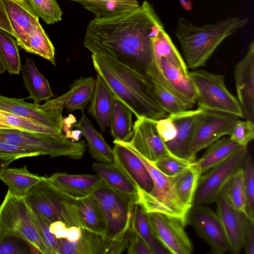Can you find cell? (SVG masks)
Here are the masks:
<instances>
[{
	"mask_svg": "<svg viewBox=\"0 0 254 254\" xmlns=\"http://www.w3.org/2000/svg\"><path fill=\"white\" fill-rule=\"evenodd\" d=\"M243 248L247 254H254V221L244 216Z\"/></svg>",
	"mask_w": 254,
	"mask_h": 254,
	"instance_id": "49",
	"label": "cell"
},
{
	"mask_svg": "<svg viewBox=\"0 0 254 254\" xmlns=\"http://www.w3.org/2000/svg\"><path fill=\"white\" fill-rule=\"evenodd\" d=\"M239 119L234 115L202 109L196 118L190 144L192 159L195 161L198 152L208 147L222 136L229 135Z\"/></svg>",
	"mask_w": 254,
	"mask_h": 254,
	"instance_id": "10",
	"label": "cell"
},
{
	"mask_svg": "<svg viewBox=\"0 0 254 254\" xmlns=\"http://www.w3.org/2000/svg\"><path fill=\"white\" fill-rule=\"evenodd\" d=\"M50 231L58 239H65L71 242L77 241L82 235V228L75 226L68 227L60 220L50 224Z\"/></svg>",
	"mask_w": 254,
	"mask_h": 254,
	"instance_id": "47",
	"label": "cell"
},
{
	"mask_svg": "<svg viewBox=\"0 0 254 254\" xmlns=\"http://www.w3.org/2000/svg\"><path fill=\"white\" fill-rule=\"evenodd\" d=\"M28 243L16 237H10L0 243V254L31 253Z\"/></svg>",
	"mask_w": 254,
	"mask_h": 254,
	"instance_id": "48",
	"label": "cell"
},
{
	"mask_svg": "<svg viewBox=\"0 0 254 254\" xmlns=\"http://www.w3.org/2000/svg\"><path fill=\"white\" fill-rule=\"evenodd\" d=\"M111 240L102 235L82 229V235L76 241L59 239L58 254H110Z\"/></svg>",
	"mask_w": 254,
	"mask_h": 254,
	"instance_id": "24",
	"label": "cell"
},
{
	"mask_svg": "<svg viewBox=\"0 0 254 254\" xmlns=\"http://www.w3.org/2000/svg\"><path fill=\"white\" fill-rule=\"evenodd\" d=\"M247 195V217L254 221V169L252 156L248 152L243 166Z\"/></svg>",
	"mask_w": 254,
	"mask_h": 254,
	"instance_id": "44",
	"label": "cell"
},
{
	"mask_svg": "<svg viewBox=\"0 0 254 254\" xmlns=\"http://www.w3.org/2000/svg\"><path fill=\"white\" fill-rule=\"evenodd\" d=\"M0 140L51 158L66 157L80 159L86 148L84 141H71L65 135L58 136L15 129H0Z\"/></svg>",
	"mask_w": 254,
	"mask_h": 254,
	"instance_id": "6",
	"label": "cell"
},
{
	"mask_svg": "<svg viewBox=\"0 0 254 254\" xmlns=\"http://www.w3.org/2000/svg\"><path fill=\"white\" fill-rule=\"evenodd\" d=\"M229 135L230 139L239 145L247 146L254 138V122L239 119L235 123Z\"/></svg>",
	"mask_w": 254,
	"mask_h": 254,
	"instance_id": "46",
	"label": "cell"
},
{
	"mask_svg": "<svg viewBox=\"0 0 254 254\" xmlns=\"http://www.w3.org/2000/svg\"><path fill=\"white\" fill-rule=\"evenodd\" d=\"M129 230L139 236L151 251L156 238L151 231L147 213L139 204H135L133 206Z\"/></svg>",
	"mask_w": 254,
	"mask_h": 254,
	"instance_id": "41",
	"label": "cell"
},
{
	"mask_svg": "<svg viewBox=\"0 0 254 254\" xmlns=\"http://www.w3.org/2000/svg\"><path fill=\"white\" fill-rule=\"evenodd\" d=\"M0 155H14L21 158L40 156L37 152L0 140Z\"/></svg>",
	"mask_w": 254,
	"mask_h": 254,
	"instance_id": "52",
	"label": "cell"
},
{
	"mask_svg": "<svg viewBox=\"0 0 254 254\" xmlns=\"http://www.w3.org/2000/svg\"><path fill=\"white\" fill-rule=\"evenodd\" d=\"M247 18L229 17L214 23L196 26L180 17L175 29L188 68L203 66L217 47L228 37L245 27Z\"/></svg>",
	"mask_w": 254,
	"mask_h": 254,
	"instance_id": "3",
	"label": "cell"
},
{
	"mask_svg": "<svg viewBox=\"0 0 254 254\" xmlns=\"http://www.w3.org/2000/svg\"><path fill=\"white\" fill-rule=\"evenodd\" d=\"M154 94L164 110L175 114L190 110L193 104L187 102L169 88L152 80Z\"/></svg>",
	"mask_w": 254,
	"mask_h": 254,
	"instance_id": "40",
	"label": "cell"
},
{
	"mask_svg": "<svg viewBox=\"0 0 254 254\" xmlns=\"http://www.w3.org/2000/svg\"><path fill=\"white\" fill-rule=\"evenodd\" d=\"M220 194L233 208L247 216V195L243 167L232 176Z\"/></svg>",
	"mask_w": 254,
	"mask_h": 254,
	"instance_id": "35",
	"label": "cell"
},
{
	"mask_svg": "<svg viewBox=\"0 0 254 254\" xmlns=\"http://www.w3.org/2000/svg\"><path fill=\"white\" fill-rule=\"evenodd\" d=\"M132 116L130 109L115 98L109 126L115 141H126L129 139L133 127Z\"/></svg>",
	"mask_w": 254,
	"mask_h": 254,
	"instance_id": "34",
	"label": "cell"
},
{
	"mask_svg": "<svg viewBox=\"0 0 254 254\" xmlns=\"http://www.w3.org/2000/svg\"><path fill=\"white\" fill-rule=\"evenodd\" d=\"M115 98L106 83L97 74L88 113L95 119L102 132L109 127Z\"/></svg>",
	"mask_w": 254,
	"mask_h": 254,
	"instance_id": "25",
	"label": "cell"
},
{
	"mask_svg": "<svg viewBox=\"0 0 254 254\" xmlns=\"http://www.w3.org/2000/svg\"><path fill=\"white\" fill-rule=\"evenodd\" d=\"M187 222L211 247V251L221 254L230 250L229 243L220 219L211 209L202 205H193Z\"/></svg>",
	"mask_w": 254,
	"mask_h": 254,
	"instance_id": "13",
	"label": "cell"
},
{
	"mask_svg": "<svg viewBox=\"0 0 254 254\" xmlns=\"http://www.w3.org/2000/svg\"><path fill=\"white\" fill-rule=\"evenodd\" d=\"M202 110V109L198 107L195 110L190 109L169 115L176 126L177 134L173 139L165 144L173 156L191 162L195 161L190 156V147L196 119Z\"/></svg>",
	"mask_w": 254,
	"mask_h": 254,
	"instance_id": "19",
	"label": "cell"
},
{
	"mask_svg": "<svg viewBox=\"0 0 254 254\" xmlns=\"http://www.w3.org/2000/svg\"><path fill=\"white\" fill-rule=\"evenodd\" d=\"M20 158L17 156L0 155V175L12 162Z\"/></svg>",
	"mask_w": 254,
	"mask_h": 254,
	"instance_id": "54",
	"label": "cell"
},
{
	"mask_svg": "<svg viewBox=\"0 0 254 254\" xmlns=\"http://www.w3.org/2000/svg\"><path fill=\"white\" fill-rule=\"evenodd\" d=\"M95 84L92 77L76 79L70 85L69 89L58 97L46 100L45 102L49 109L63 110L68 111L82 110L90 101Z\"/></svg>",
	"mask_w": 254,
	"mask_h": 254,
	"instance_id": "21",
	"label": "cell"
},
{
	"mask_svg": "<svg viewBox=\"0 0 254 254\" xmlns=\"http://www.w3.org/2000/svg\"><path fill=\"white\" fill-rule=\"evenodd\" d=\"M2 129L47 133L58 136L64 135L62 130L44 127L28 119L1 111L0 113V129Z\"/></svg>",
	"mask_w": 254,
	"mask_h": 254,
	"instance_id": "37",
	"label": "cell"
},
{
	"mask_svg": "<svg viewBox=\"0 0 254 254\" xmlns=\"http://www.w3.org/2000/svg\"><path fill=\"white\" fill-rule=\"evenodd\" d=\"M82 229L104 237L107 230L103 213L90 195L74 201Z\"/></svg>",
	"mask_w": 254,
	"mask_h": 254,
	"instance_id": "29",
	"label": "cell"
},
{
	"mask_svg": "<svg viewBox=\"0 0 254 254\" xmlns=\"http://www.w3.org/2000/svg\"><path fill=\"white\" fill-rule=\"evenodd\" d=\"M113 162L137 186L146 192L153 187L147 170L138 156L125 145L114 141Z\"/></svg>",
	"mask_w": 254,
	"mask_h": 254,
	"instance_id": "20",
	"label": "cell"
},
{
	"mask_svg": "<svg viewBox=\"0 0 254 254\" xmlns=\"http://www.w3.org/2000/svg\"><path fill=\"white\" fill-rule=\"evenodd\" d=\"M91 58L97 74L136 118L158 120L169 115L158 101L150 78L109 56L91 53Z\"/></svg>",
	"mask_w": 254,
	"mask_h": 254,
	"instance_id": "2",
	"label": "cell"
},
{
	"mask_svg": "<svg viewBox=\"0 0 254 254\" xmlns=\"http://www.w3.org/2000/svg\"><path fill=\"white\" fill-rule=\"evenodd\" d=\"M164 26L153 5L144 0L138 7L89 21L83 39L91 53L107 55L151 80L165 77L155 63L152 39Z\"/></svg>",
	"mask_w": 254,
	"mask_h": 254,
	"instance_id": "1",
	"label": "cell"
},
{
	"mask_svg": "<svg viewBox=\"0 0 254 254\" xmlns=\"http://www.w3.org/2000/svg\"><path fill=\"white\" fill-rule=\"evenodd\" d=\"M81 4L95 15L103 18L134 9L140 4L137 0H68Z\"/></svg>",
	"mask_w": 254,
	"mask_h": 254,
	"instance_id": "33",
	"label": "cell"
},
{
	"mask_svg": "<svg viewBox=\"0 0 254 254\" xmlns=\"http://www.w3.org/2000/svg\"><path fill=\"white\" fill-rule=\"evenodd\" d=\"M248 152L247 146H241L226 160L210 169L204 175H201L192 205L215 202L227 182L243 167Z\"/></svg>",
	"mask_w": 254,
	"mask_h": 254,
	"instance_id": "9",
	"label": "cell"
},
{
	"mask_svg": "<svg viewBox=\"0 0 254 254\" xmlns=\"http://www.w3.org/2000/svg\"><path fill=\"white\" fill-rule=\"evenodd\" d=\"M19 46L27 52L29 36L40 23L39 17L26 0H1Z\"/></svg>",
	"mask_w": 254,
	"mask_h": 254,
	"instance_id": "18",
	"label": "cell"
},
{
	"mask_svg": "<svg viewBox=\"0 0 254 254\" xmlns=\"http://www.w3.org/2000/svg\"><path fill=\"white\" fill-rule=\"evenodd\" d=\"M194 162L190 167L174 177L178 196L184 203L190 206L193 204L198 180L201 175Z\"/></svg>",
	"mask_w": 254,
	"mask_h": 254,
	"instance_id": "36",
	"label": "cell"
},
{
	"mask_svg": "<svg viewBox=\"0 0 254 254\" xmlns=\"http://www.w3.org/2000/svg\"><path fill=\"white\" fill-rule=\"evenodd\" d=\"M42 179V177L31 173L25 166L6 168L0 175V180L8 187V190L14 195L21 197H24Z\"/></svg>",
	"mask_w": 254,
	"mask_h": 254,
	"instance_id": "32",
	"label": "cell"
},
{
	"mask_svg": "<svg viewBox=\"0 0 254 254\" xmlns=\"http://www.w3.org/2000/svg\"><path fill=\"white\" fill-rule=\"evenodd\" d=\"M27 52L41 57L54 65L56 64L55 48L40 23L29 34Z\"/></svg>",
	"mask_w": 254,
	"mask_h": 254,
	"instance_id": "39",
	"label": "cell"
},
{
	"mask_svg": "<svg viewBox=\"0 0 254 254\" xmlns=\"http://www.w3.org/2000/svg\"><path fill=\"white\" fill-rule=\"evenodd\" d=\"M91 195L99 206L106 221L107 230L104 237L113 241L124 240L129 229L134 205L104 183Z\"/></svg>",
	"mask_w": 254,
	"mask_h": 254,
	"instance_id": "8",
	"label": "cell"
},
{
	"mask_svg": "<svg viewBox=\"0 0 254 254\" xmlns=\"http://www.w3.org/2000/svg\"><path fill=\"white\" fill-rule=\"evenodd\" d=\"M152 45L156 64L160 59L164 57L186 75L189 76L188 67L185 60L164 29L152 38Z\"/></svg>",
	"mask_w": 254,
	"mask_h": 254,
	"instance_id": "31",
	"label": "cell"
},
{
	"mask_svg": "<svg viewBox=\"0 0 254 254\" xmlns=\"http://www.w3.org/2000/svg\"><path fill=\"white\" fill-rule=\"evenodd\" d=\"M24 198L30 207L38 211L51 222L62 221L63 202L68 199L53 189L45 177L29 190Z\"/></svg>",
	"mask_w": 254,
	"mask_h": 254,
	"instance_id": "17",
	"label": "cell"
},
{
	"mask_svg": "<svg viewBox=\"0 0 254 254\" xmlns=\"http://www.w3.org/2000/svg\"><path fill=\"white\" fill-rule=\"evenodd\" d=\"M157 121L144 117H138L133 125L129 139L126 141H115L125 145L150 162L173 156L157 131Z\"/></svg>",
	"mask_w": 254,
	"mask_h": 254,
	"instance_id": "11",
	"label": "cell"
},
{
	"mask_svg": "<svg viewBox=\"0 0 254 254\" xmlns=\"http://www.w3.org/2000/svg\"><path fill=\"white\" fill-rule=\"evenodd\" d=\"M30 209L35 226L46 244L50 254H58L59 239L56 238L50 231V225L52 222L36 210L31 207Z\"/></svg>",
	"mask_w": 254,
	"mask_h": 254,
	"instance_id": "43",
	"label": "cell"
},
{
	"mask_svg": "<svg viewBox=\"0 0 254 254\" xmlns=\"http://www.w3.org/2000/svg\"><path fill=\"white\" fill-rule=\"evenodd\" d=\"M0 111L25 118L40 125L62 130L64 127L63 110H49L44 103H30L24 99L0 95Z\"/></svg>",
	"mask_w": 254,
	"mask_h": 254,
	"instance_id": "14",
	"label": "cell"
},
{
	"mask_svg": "<svg viewBox=\"0 0 254 254\" xmlns=\"http://www.w3.org/2000/svg\"><path fill=\"white\" fill-rule=\"evenodd\" d=\"M150 163L164 175L169 177H175L190 167L193 162L174 156H169Z\"/></svg>",
	"mask_w": 254,
	"mask_h": 254,
	"instance_id": "45",
	"label": "cell"
},
{
	"mask_svg": "<svg viewBox=\"0 0 254 254\" xmlns=\"http://www.w3.org/2000/svg\"><path fill=\"white\" fill-rule=\"evenodd\" d=\"M218 215L227 237L230 250L239 254L243 248L245 215L233 208L220 194L216 201Z\"/></svg>",
	"mask_w": 254,
	"mask_h": 254,
	"instance_id": "23",
	"label": "cell"
},
{
	"mask_svg": "<svg viewBox=\"0 0 254 254\" xmlns=\"http://www.w3.org/2000/svg\"><path fill=\"white\" fill-rule=\"evenodd\" d=\"M34 11L48 24L62 20L63 12L57 0H26Z\"/></svg>",
	"mask_w": 254,
	"mask_h": 254,
	"instance_id": "42",
	"label": "cell"
},
{
	"mask_svg": "<svg viewBox=\"0 0 254 254\" xmlns=\"http://www.w3.org/2000/svg\"><path fill=\"white\" fill-rule=\"evenodd\" d=\"M45 178L59 193L73 200L90 196L103 185V182L97 175L56 173Z\"/></svg>",
	"mask_w": 254,
	"mask_h": 254,
	"instance_id": "16",
	"label": "cell"
},
{
	"mask_svg": "<svg viewBox=\"0 0 254 254\" xmlns=\"http://www.w3.org/2000/svg\"><path fill=\"white\" fill-rule=\"evenodd\" d=\"M10 237L24 240L36 253L50 254L24 197L14 195L8 190L0 205V243Z\"/></svg>",
	"mask_w": 254,
	"mask_h": 254,
	"instance_id": "4",
	"label": "cell"
},
{
	"mask_svg": "<svg viewBox=\"0 0 254 254\" xmlns=\"http://www.w3.org/2000/svg\"><path fill=\"white\" fill-rule=\"evenodd\" d=\"M156 128L164 143L173 139L177 134L176 126L169 115L157 120Z\"/></svg>",
	"mask_w": 254,
	"mask_h": 254,
	"instance_id": "50",
	"label": "cell"
},
{
	"mask_svg": "<svg viewBox=\"0 0 254 254\" xmlns=\"http://www.w3.org/2000/svg\"><path fill=\"white\" fill-rule=\"evenodd\" d=\"M149 223L154 237L174 254H190L192 243L185 231L187 225L181 219L164 213H147Z\"/></svg>",
	"mask_w": 254,
	"mask_h": 254,
	"instance_id": "12",
	"label": "cell"
},
{
	"mask_svg": "<svg viewBox=\"0 0 254 254\" xmlns=\"http://www.w3.org/2000/svg\"><path fill=\"white\" fill-rule=\"evenodd\" d=\"M18 46L11 35L0 28V55L10 74H18L21 69Z\"/></svg>",
	"mask_w": 254,
	"mask_h": 254,
	"instance_id": "38",
	"label": "cell"
},
{
	"mask_svg": "<svg viewBox=\"0 0 254 254\" xmlns=\"http://www.w3.org/2000/svg\"><path fill=\"white\" fill-rule=\"evenodd\" d=\"M189 74L195 90L198 107L244 118L237 98L225 86L223 75L202 69L193 70Z\"/></svg>",
	"mask_w": 254,
	"mask_h": 254,
	"instance_id": "7",
	"label": "cell"
},
{
	"mask_svg": "<svg viewBox=\"0 0 254 254\" xmlns=\"http://www.w3.org/2000/svg\"><path fill=\"white\" fill-rule=\"evenodd\" d=\"M234 76L237 99L246 120L254 122V42L235 65Z\"/></svg>",
	"mask_w": 254,
	"mask_h": 254,
	"instance_id": "15",
	"label": "cell"
},
{
	"mask_svg": "<svg viewBox=\"0 0 254 254\" xmlns=\"http://www.w3.org/2000/svg\"><path fill=\"white\" fill-rule=\"evenodd\" d=\"M21 70L24 85L34 102L39 103L54 96L48 80L38 70L33 59L26 58Z\"/></svg>",
	"mask_w": 254,
	"mask_h": 254,
	"instance_id": "28",
	"label": "cell"
},
{
	"mask_svg": "<svg viewBox=\"0 0 254 254\" xmlns=\"http://www.w3.org/2000/svg\"><path fill=\"white\" fill-rule=\"evenodd\" d=\"M133 152L143 164L153 182V188L149 192H146L138 187L137 204L141 205L147 213L159 212L168 214L187 224L188 213L191 206L184 203L178 196L174 177L164 175L149 161Z\"/></svg>",
	"mask_w": 254,
	"mask_h": 254,
	"instance_id": "5",
	"label": "cell"
},
{
	"mask_svg": "<svg viewBox=\"0 0 254 254\" xmlns=\"http://www.w3.org/2000/svg\"><path fill=\"white\" fill-rule=\"evenodd\" d=\"M6 70L5 66L3 64L2 58L0 55V74L3 73Z\"/></svg>",
	"mask_w": 254,
	"mask_h": 254,
	"instance_id": "55",
	"label": "cell"
},
{
	"mask_svg": "<svg viewBox=\"0 0 254 254\" xmlns=\"http://www.w3.org/2000/svg\"><path fill=\"white\" fill-rule=\"evenodd\" d=\"M128 238L127 253L129 254H152L150 249L144 241L129 229Z\"/></svg>",
	"mask_w": 254,
	"mask_h": 254,
	"instance_id": "51",
	"label": "cell"
},
{
	"mask_svg": "<svg viewBox=\"0 0 254 254\" xmlns=\"http://www.w3.org/2000/svg\"><path fill=\"white\" fill-rule=\"evenodd\" d=\"M157 65L161 71L171 89L185 101L196 103V92L189 76L161 57Z\"/></svg>",
	"mask_w": 254,
	"mask_h": 254,
	"instance_id": "27",
	"label": "cell"
},
{
	"mask_svg": "<svg viewBox=\"0 0 254 254\" xmlns=\"http://www.w3.org/2000/svg\"><path fill=\"white\" fill-rule=\"evenodd\" d=\"M92 168L104 184L132 204H137L138 187L113 162L94 163Z\"/></svg>",
	"mask_w": 254,
	"mask_h": 254,
	"instance_id": "22",
	"label": "cell"
},
{
	"mask_svg": "<svg viewBox=\"0 0 254 254\" xmlns=\"http://www.w3.org/2000/svg\"><path fill=\"white\" fill-rule=\"evenodd\" d=\"M240 146L230 137L219 138L209 145L203 155L194 161V165L202 175L226 160Z\"/></svg>",
	"mask_w": 254,
	"mask_h": 254,
	"instance_id": "30",
	"label": "cell"
},
{
	"mask_svg": "<svg viewBox=\"0 0 254 254\" xmlns=\"http://www.w3.org/2000/svg\"><path fill=\"white\" fill-rule=\"evenodd\" d=\"M0 28L15 38V33L12 28L1 0H0Z\"/></svg>",
	"mask_w": 254,
	"mask_h": 254,
	"instance_id": "53",
	"label": "cell"
},
{
	"mask_svg": "<svg viewBox=\"0 0 254 254\" xmlns=\"http://www.w3.org/2000/svg\"><path fill=\"white\" fill-rule=\"evenodd\" d=\"M74 126L85 137L91 156L99 162L109 163L114 160L113 148L102 135L93 126L90 120L82 111L79 121Z\"/></svg>",
	"mask_w": 254,
	"mask_h": 254,
	"instance_id": "26",
	"label": "cell"
}]
</instances>
